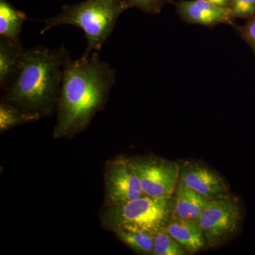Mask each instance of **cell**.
<instances>
[{
  "mask_svg": "<svg viewBox=\"0 0 255 255\" xmlns=\"http://www.w3.org/2000/svg\"><path fill=\"white\" fill-rule=\"evenodd\" d=\"M69 56L64 47L37 46L25 50L16 75L2 90L1 102L40 119L52 115L58 108Z\"/></svg>",
  "mask_w": 255,
  "mask_h": 255,
  "instance_id": "2",
  "label": "cell"
},
{
  "mask_svg": "<svg viewBox=\"0 0 255 255\" xmlns=\"http://www.w3.org/2000/svg\"><path fill=\"white\" fill-rule=\"evenodd\" d=\"M22 45H18L0 37V87L4 90L17 72L25 51Z\"/></svg>",
  "mask_w": 255,
  "mask_h": 255,
  "instance_id": "12",
  "label": "cell"
},
{
  "mask_svg": "<svg viewBox=\"0 0 255 255\" xmlns=\"http://www.w3.org/2000/svg\"><path fill=\"white\" fill-rule=\"evenodd\" d=\"M116 78V70L101 60L98 52L85 50L76 60L70 55L64 68L53 137L71 139L86 130L107 105Z\"/></svg>",
  "mask_w": 255,
  "mask_h": 255,
  "instance_id": "1",
  "label": "cell"
},
{
  "mask_svg": "<svg viewBox=\"0 0 255 255\" xmlns=\"http://www.w3.org/2000/svg\"><path fill=\"white\" fill-rule=\"evenodd\" d=\"M178 14L189 23L214 26L221 23L233 25L229 8H222L206 0L179 1L177 4Z\"/></svg>",
  "mask_w": 255,
  "mask_h": 255,
  "instance_id": "9",
  "label": "cell"
},
{
  "mask_svg": "<svg viewBox=\"0 0 255 255\" xmlns=\"http://www.w3.org/2000/svg\"><path fill=\"white\" fill-rule=\"evenodd\" d=\"M103 207L125 204L145 196L136 174L123 157L111 159L105 167Z\"/></svg>",
  "mask_w": 255,
  "mask_h": 255,
  "instance_id": "7",
  "label": "cell"
},
{
  "mask_svg": "<svg viewBox=\"0 0 255 255\" xmlns=\"http://www.w3.org/2000/svg\"><path fill=\"white\" fill-rule=\"evenodd\" d=\"M128 159L140 181L145 195L151 197L173 196L179 184V164L155 156Z\"/></svg>",
  "mask_w": 255,
  "mask_h": 255,
  "instance_id": "6",
  "label": "cell"
},
{
  "mask_svg": "<svg viewBox=\"0 0 255 255\" xmlns=\"http://www.w3.org/2000/svg\"><path fill=\"white\" fill-rule=\"evenodd\" d=\"M37 116L25 113L14 106L1 102L0 103V132H4L22 124L36 122Z\"/></svg>",
  "mask_w": 255,
  "mask_h": 255,
  "instance_id": "15",
  "label": "cell"
},
{
  "mask_svg": "<svg viewBox=\"0 0 255 255\" xmlns=\"http://www.w3.org/2000/svg\"><path fill=\"white\" fill-rule=\"evenodd\" d=\"M231 16L233 18H250L255 17V0H231Z\"/></svg>",
  "mask_w": 255,
  "mask_h": 255,
  "instance_id": "17",
  "label": "cell"
},
{
  "mask_svg": "<svg viewBox=\"0 0 255 255\" xmlns=\"http://www.w3.org/2000/svg\"><path fill=\"white\" fill-rule=\"evenodd\" d=\"M211 4L222 8H229L231 6V0H206Z\"/></svg>",
  "mask_w": 255,
  "mask_h": 255,
  "instance_id": "20",
  "label": "cell"
},
{
  "mask_svg": "<svg viewBox=\"0 0 255 255\" xmlns=\"http://www.w3.org/2000/svg\"><path fill=\"white\" fill-rule=\"evenodd\" d=\"M126 0H86L64 6L54 17L42 20L44 27L41 34L51 28L71 25L83 30L87 51H100L112 35L119 16L131 6Z\"/></svg>",
  "mask_w": 255,
  "mask_h": 255,
  "instance_id": "3",
  "label": "cell"
},
{
  "mask_svg": "<svg viewBox=\"0 0 255 255\" xmlns=\"http://www.w3.org/2000/svg\"><path fill=\"white\" fill-rule=\"evenodd\" d=\"M238 34L249 45L255 55V17L248 19L243 26H236Z\"/></svg>",
  "mask_w": 255,
  "mask_h": 255,
  "instance_id": "18",
  "label": "cell"
},
{
  "mask_svg": "<svg viewBox=\"0 0 255 255\" xmlns=\"http://www.w3.org/2000/svg\"><path fill=\"white\" fill-rule=\"evenodd\" d=\"M26 15L6 0H0V37L21 45L20 35Z\"/></svg>",
  "mask_w": 255,
  "mask_h": 255,
  "instance_id": "13",
  "label": "cell"
},
{
  "mask_svg": "<svg viewBox=\"0 0 255 255\" xmlns=\"http://www.w3.org/2000/svg\"><path fill=\"white\" fill-rule=\"evenodd\" d=\"M242 218L239 203L231 196L209 200L198 220L206 246L216 248L234 236L241 226Z\"/></svg>",
  "mask_w": 255,
  "mask_h": 255,
  "instance_id": "5",
  "label": "cell"
},
{
  "mask_svg": "<svg viewBox=\"0 0 255 255\" xmlns=\"http://www.w3.org/2000/svg\"><path fill=\"white\" fill-rule=\"evenodd\" d=\"M129 4L150 14L158 13L164 0H126Z\"/></svg>",
  "mask_w": 255,
  "mask_h": 255,
  "instance_id": "19",
  "label": "cell"
},
{
  "mask_svg": "<svg viewBox=\"0 0 255 255\" xmlns=\"http://www.w3.org/2000/svg\"><path fill=\"white\" fill-rule=\"evenodd\" d=\"M165 230L189 254L198 253L206 246L205 238L198 221L171 218Z\"/></svg>",
  "mask_w": 255,
  "mask_h": 255,
  "instance_id": "10",
  "label": "cell"
},
{
  "mask_svg": "<svg viewBox=\"0 0 255 255\" xmlns=\"http://www.w3.org/2000/svg\"><path fill=\"white\" fill-rule=\"evenodd\" d=\"M187 250L183 248L165 228L159 230L154 236L153 255H189Z\"/></svg>",
  "mask_w": 255,
  "mask_h": 255,
  "instance_id": "16",
  "label": "cell"
},
{
  "mask_svg": "<svg viewBox=\"0 0 255 255\" xmlns=\"http://www.w3.org/2000/svg\"><path fill=\"white\" fill-rule=\"evenodd\" d=\"M172 211L173 196L145 195L125 204L103 207L100 218L102 226L113 232L124 230L155 234L167 226Z\"/></svg>",
  "mask_w": 255,
  "mask_h": 255,
  "instance_id": "4",
  "label": "cell"
},
{
  "mask_svg": "<svg viewBox=\"0 0 255 255\" xmlns=\"http://www.w3.org/2000/svg\"><path fill=\"white\" fill-rule=\"evenodd\" d=\"M209 199L179 182L173 195L172 218L198 221Z\"/></svg>",
  "mask_w": 255,
  "mask_h": 255,
  "instance_id": "11",
  "label": "cell"
},
{
  "mask_svg": "<svg viewBox=\"0 0 255 255\" xmlns=\"http://www.w3.org/2000/svg\"><path fill=\"white\" fill-rule=\"evenodd\" d=\"M179 182L209 200L230 197L225 179L212 169L196 162H186L180 167Z\"/></svg>",
  "mask_w": 255,
  "mask_h": 255,
  "instance_id": "8",
  "label": "cell"
},
{
  "mask_svg": "<svg viewBox=\"0 0 255 255\" xmlns=\"http://www.w3.org/2000/svg\"><path fill=\"white\" fill-rule=\"evenodd\" d=\"M114 233L132 251L138 254L152 255L155 234L124 230H119Z\"/></svg>",
  "mask_w": 255,
  "mask_h": 255,
  "instance_id": "14",
  "label": "cell"
}]
</instances>
